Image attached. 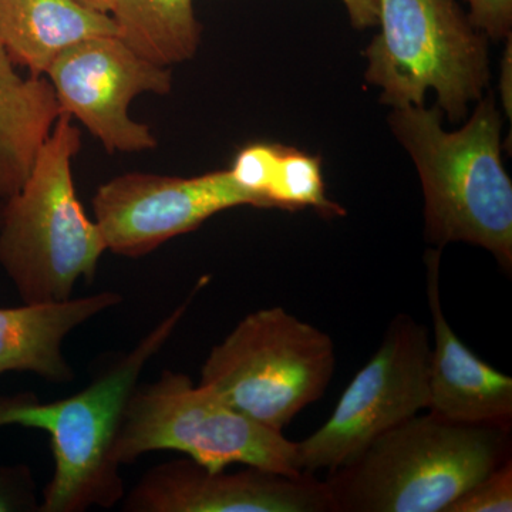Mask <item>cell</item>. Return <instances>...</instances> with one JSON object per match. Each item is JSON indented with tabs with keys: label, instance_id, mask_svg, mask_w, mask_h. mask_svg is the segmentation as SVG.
<instances>
[{
	"label": "cell",
	"instance_id": "obj_1",
	"mask_svg": "<svg viewBox=\"0 0 512 512\" xmlns=\"http://www.w3.org/2000/svg\"><path fill=\"white\" fill-rule=\"evenodd\" d=\"M207 282L202 278L130 352L107 363L73 396L56 402H40L29 393L0 396V427L22 426L49 436L55 473L43 491L39 512H84L123 500L120 466L111 460L121 417L144 367L174 335Z\"/></svg>",
	"mask_w": 512,
	"mask_h": 512
},
{
	"label": "cell",
	"instance_id": "obj_2",
	"mask_svg": "<svg viewBox=\"0 0 512 512\" xmlns=\"http://www.w3.org/2000/svg\"><path fill=\"white\" fill-rule=\"evenodd\" d=\"M443 111L394 109L393 133L409 151L424 192L426 238L437 249L466 242L512 269V183L501 161V121L493 97L461 130L441 126Z\"/></svg>",
	"mask_w": 512,
	"mask_h": 512
},
{
	"label": "cell",
	"instance_id": "obj_3",
	"mask_svg": "<svg viewBox=\"0 0 512 512\" xmlns=\"http://www.w3.org/2000/svg\"><path fill=\"white\" fill-rule=\"evenodd\" d=\"M510 456L511 427L419 413L325 481L333 512H447Z\"/></svg>",
	"mask_w": 512,
	"mask_h": 512
},
{
	"label": "cell",
	"instance_id": "obj_4",
	"mask_svg": "<svg viewBox=\"0 0 512 512\" xmlns=\"http://www.w3.org/2000/svg\"><path fill=\"white\" fill-rule=\"evenodd\" d=\"M80 148L82 134L63 114L28 180L3 204L0 265L25 303L72 298L80 279L93 281L107 251L74 187L72 163Z\"/></svg>",
	"mask_w": 512,
	"mask_h": 512
},
{
	"label": "cell",
	"instance_id": "obj_5",
	"mask_svg": "<svg viewBox=\"0 0 512 512\" xmlns=\"http://www.w3.org/2000/svg\"><path fill=\"white\" fill-rule=\"evenodd\" d=\"M153 451H178L207 467L232 464L274 473L303 474L296 467V441L269 429L184 373L164 370L153 383L138 384L121 417L111 448L117 466Z\"/></svg>",
	"mask_w": 512,
	"mask_h": 512
},
{
	"label": "cell",
	"instance_id": "obj_6",
	"mask_svg": "<svg viewBox=\"0 0 512 512\" xmlns=\"http://www.w3.org/2000/svg\"><path fill=\"white\" fill-rule=\"evenodd\" d=\"M380 33L366 50L367 82L393 109L437 107L457 123L480 100L490 79L488 37L474 28L456 0H377Z\"/></svg>",
	"mask_w": 512,
	"mask_h": 512
},
{
	"label": "cell",
	"instance_id": "obj_7",
	"mask_svg": "<svg viewBox=\"0 0 512 512\" xmlns=\"http://www.w3.org/2000/svg\"><path fill=\"white\" fill-rule=\"evenodd\" d=\"M328 333L281 306L249 313L212 348L200 384L269 429L318 402L335 375Z\"/></svg>",
	"mask_w": 512,
	"mask_h": 512
},
{
	"label": "cell",
	"instance_id": "obj_8",
	"mask_svg": "<svg viewBox=\"0 0 512 512\" xmlns=\"http://www.w3.org/2000/svg\"><path fill=\"white\" fill-rule=\"evenodd\" d=\"M431 343L423 323L399 313L382 343L315 433L296 441L303 474L329 473L355 460L382 434L429 407Z\"/></svg>",
	"mask_w": 512,
	"mask_h": 512
},
{
	"label": "cell",
	"instance_id": "obj_9",
	"mask_svg": "<svg viewBox=\"0 0 512 512\" xmlns=\"http://www.w3.org/2000/svg\"><path fill=\"white\" fill-rule=\"evenodd\" d=\"M46 77L63 114L79 120L109 153L157 147L151 127L131 119L128 109L141 94L170 93V67L148 62L119 36H100L64 50Z\"/></svg>",
	"mask_w": 512,
	"mask_h": 512
},
{
	"label": "cell",
	"instance_id": "obj_10",
	"mask_svg": "<svg viewBox=\"0 0 512 512\" xmlns=\"http://www.w3.org/2000/svg\"><path fill=\"white\" fill-rule=\"evenodd\" d=\"M255 207L227 171L198 177L127 173L101 185L93 197L94 217L104 244L127 258L195 231L218 212Z\"/></svg>",
	"mask_w": 512,
	"mask_h": 512
},
{
	"label": "cell",
	"instance_id": "obj_11",
	"mask_svg": "<svg viewBox=\"0 0 512 512\" xmlns=\"http://www.w3.org/2000/svg\"><path fill=\"white\" fill-rule=\"evenodd\" d=\"M121 501L128 512H333L328 484L315 474L225 473L188 457L151 468Z\"/></svg>",
	"mask_w": 512,
	"mask_h": 512
},
{
	"label": "cell",
	"instance_id": "obj_12",
	"mask_svg": "<svg viewBox=\"0 0 512 512\" xmlns=\"http://www.w3.org/2000/svg\"><path fill=\"white\" fill-rule=\"evenodd\" d=\"M441 249L426 254V293L433 320L429 362V412L466 424L511 427L512 379L480 359L458 338L444 315Z\"/></svg>",
	"mask_w": 512,
	"mask_h": 512
},
{
	"label": "cell",
	"instance_id": "obj_13",
	"mask_svg": "<svg viewBox=\"0 0 512 512\" xmlns=\"http://www.w3.org/2000/svg\"><path fill=\"white\" fill-rule=\"evenodd\" d=\"M119 303V293L104 291L63 302L0 308V375L29 372L49 383L72 382L74 372L63 353L64 340L87 320Z\"/></svg>",
	"mask_w": 512,
	"mask_h": 512
},
{
	"label": "cell",
	"instance_id": "obj_14",
	"mask_svg": "<svg viewBox=\"0 0 512 512\" xmlns=\"http://www.w3.org/2000/svg\"><path fill=\"white\" fill-rule=\"evenodd\" d=\"M100 36H119L116 22L77 0H0V45L30 76H46L64 50Z\"/></svg>",
	"mask_w": 512,
	"mask_h": 512
},
{
	"label": "cell",
	"instance_id": "obj_15",
	"mask_svg": "<svg viewBox=\"0 0 512 512\" xmlns=\"http://www.w3.org/2000/svg\"><path fill=\"white\" fill-rule=\"evenodd\" d=\"M0 45V204L28 180L40 150L63 116L45 76H20Z\"/></svg>",
	"mask_w": 512,
	"mask_h": 512
},
{
	"label": "cell",
	"instance_id": "obj_16",
	"mask_svg": "<svg viewBox=\"0 0 512 512\" xmlns=\"http://www.w3.org/2000/svg\"><path fill=\"white\" fill-rule=\"evenodd\" d=\"M110 16L120 39L158 66L187 62L200 47L192 0H117Z\"/></svg>",
	"mask_w": 512,
	"mask_h": 512
},
{
	"label": "cell",
	"instance_id": "obj_17",
	"mask_svg": "<svg viewBox=\"0 0 512 512\" xmlns=\"http://www.w3.org/2000/svg\"><path fill=\"white\" fill-rule=\"evenodd\" d=\"M269 208L296 211L312 208L325 217L345 215L336 202L326 195L322 164L318 157L309 156L291 147H281L271 185L266 192Z\"/></svg>",
	"mask_w": 512,
	"mask_h": 512
},
{
	"label": "cell",
	"instance_id": "obj_18",
	"mask_svg": "<svg viewBox=\"0 0 512 512\" xmlns=\"http://www.w3.org/2000/svg\"><path fill=\"white\" fill-rule=\"evenodd\" d=\"M281 147L269 143L249 144L239 151L228 170L234 183L254 200L255 208H269L266 192L271 185Z\"/></svg>",
	"mask_w": 512,
	"mask_h": 512
},
{
	"label": "cell",
	"instance_id": "obj_19",
	"mask_svg": "<svg viewBox=\"0 0 512 512\" xmlns=\"http://www.w3.org/2000/svg\"><path fill=\"white\" fill-rule=\"evenodd\" d=\"M512 461L508 458L466 491L447 512H511Z\"/></svg>",
	"mask_w": 512,
	"mask_h": 512
},
{
	"label": "cell",
	"instance_id": "obj_20",
	"mask_svg": "<svg viewBox=\"0 0 512 512\" xmlns=\"http://www.w3.org/2000/svg\"><path fill=\"white\" fill-rule=\"evenodd\" d=\"M39 505L28 467L0 468V512H39Z\"/></svg>",
	"mask_w": 512,
	"mask_h": 512
},
{
	"label": "cell",
	"instance_id": "obj_21",
	"mask_svg": "<svg viewBox=\"0 0 512 512\" xmlns=\"http://www.w3.org/2000/svg\"><path fill=\"white\" fill-rule=\"evenodd\" d=\"M474 28L494 40L510 39L512 0H464Z\"/></svg>",
	"mask_w": 512,
	"mask_h": 512
},
{
	"label": "cell",
	"instance_id": "obj_22",
	"mask_svg": "<svg viewBox=\"0 0 512 512\" xmlns=\"http://www.w3.org/2000/svg\"><path fill=\"white\" fill-rule=\"evenodd\" d=\"M353 28L366 29L379 22V2L377 0H342Z\"/></svg>",
	"mask_w": 512,
	"mask_h": 512
},
{
	"label": "cell",
	"instance_id": "obj_23",
	"mask_svg": "<svg viewBox=\"0 0 512 512\" xmlns=\"http://www.w3.org/2000/svg\"><path fill=\"white\" fill-rule=\"evenodd\" d=\"M77 2L82 3L86 8L96 10V12L110 15L114 6H116L117 0H77Z\"/></svg>",
	"mask_w": 512,
	"mask_h": 512
},
{
	"label": "cell",
	"instance_id": "obj_24",
	"mask_svg": "<svg viewBox=\"0 0 512 512\" xmlns=\"http://www.w3.org/2000/svg\"><path fill=\"white\" fill-rule=\"evenodd\" d=\"M3 204H0V221H2Z\"/></svg>",
	"mask_w": 512,
	"mask_h": 512
}]
</instances>
